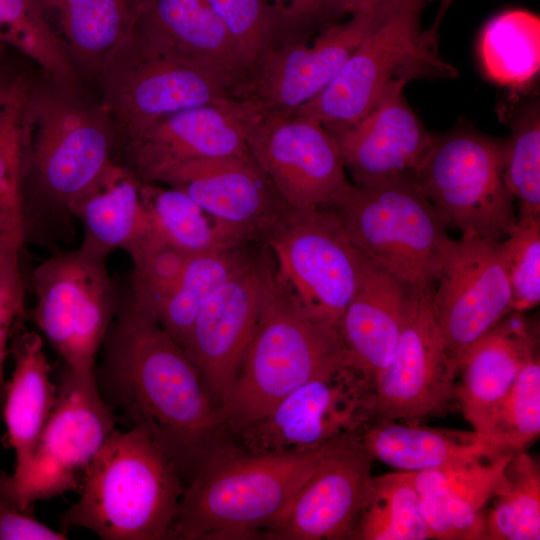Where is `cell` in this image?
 <instances>
[{
	"label": "cell",
	"mask_w": 540,
	"mask_h": 540,
	"mask_svg": "<svg viewBox=\"0 0 540 540\" xmlns=\"http://www.w3.org/2000/svg\"><path fill=\"white\" fill-rule=\"evenodd\" d=\"M106 403L142 430L186 487L224 443L219 411L187 353L128 295L101 346Z\"/></svg>",
	"instance_id": "6da1fadb"
},
{
	"label": "cell",
	"mask_w": 540,
	"mask_h": 540,
	"mask_svg": "<svg viewBox=\"0 0 540 540\" xmlns=\"http://www.w3.org/2000/svg\"><path fill=\"white\" fill-rule=\"evenodd\" d=\"M333 443L304 453L266 454H252L224 443L187 485L167 539L240 540L262 536L283 514Z\"/></svg>",
	"instance_id": "7a4b0ae2"
},
{
	"label": "cell",
	"mask_w": 540,
	"mask_h": 540,
	"mask_svg": "<svg viewBox=\"0 0 540 540\" xmlns=\"http://www.w3.org/2000/svg\"><path fill=\"white\" fill-rule=\"evenodd\" d=\"M109 117L71 90L36 85L28 116L22 186L34 198L22 205L25 235L66 226L78 200L116 162Z\"/></svg>",
	"instance_id": "3957f363"
},
{
	"label": "cell",
	"mask_w": 540,
	"mask_h": 540,
	"mask_svg": "<svg viewBox=\"0 0 540 540\" xmlns=\"http://www.w3.org/2000/svg\"><path fill=\"white\" fill-rule=\"evenodd\" d=\"M79 499L61 516L105 540H161L186 485L147 434L114 429L84 473Z\"/></svg>",
	"instance_id": "277c9868"
},
{
	"label": "cell",
	"mask_w": 540,
	"mask_h": 540,
	"mask_svg": "<svg viewBox=\"0 0 540 540\" xmlns=\"http://www.w3.org/2000/svg\"><path fill=\"white\" fill-rule=\"evenodd\" d=\"M429 1L399 0L325 89L292 113L333 133L357 124L413 80L457 77L439 54L438 34L421 26Z\"/></svg>",
	"instance_id": "5b68a950"
},
{
	"label": "cell",
	"mask_w": 540,
	"mask_h": 540,
	"mask_svg": "<svg viewBox=\"0 0 540 540\" xmlns=\"http://www.w3.org/2000/svg\"><path fill=\"white\" fill-rule=\"evenodd\" d=\"M347 359L338 327L302 314L275 280L233 389L219 411L224 435L236 437L301 385Z\"/></svg>",
	"instance_id": "8992f818"
},
{
	"label": "cell",
	"mask_w": 540,
	"mask_h": 540,
	"mask_svg": "<svg viewBox=\"0 0 540 540\" xmlns=\"http://www.w3.org/2000/svg\"><path fill=\"white\" fill-rule=\"evenodd\" d=\"M355 247L407 289H433L450 237L412 176L371 186L351 183L324 207Z\"/></svg>",
	"instance_id": "52a82bcc"
},
{
	"label": "cell",
	"mask_w": 540,
	"mask_h": 540,
	"mask_svg": "<svg viewBox=\"0 0 540 540\" xmlns=\"http://www.w3.org/2000/svg\"><path fill=\"white\" fill-rule=\"evenodd\" d=\"M275 280L308 318L338 327L362 277L366 258L326 208L288 209L263 241Z\"/></svg>",
	"instance_id": "ba28073f"
},
{
	"label": "cell",
	"mask_w": 540,
	"mask_h": 540,
	"mask_svg": "<svg viewBox=\"0 0 540 540\" xmlns=\"http://www.w3.org/2000/svg\"><path fill=\"white\" fill-rule=\"evenodd\" d=\"M448 227L501 241L516 223L504 180V141L459 127L437 136L412 175Z\"/></svg>",
	"instance_id": "9c48e42d"
},
{
	"label": "cell",
	"mask_w": 540,
	"mask_h": 540,
	"mask_svg": "<svg viewBox=\"0 0 540 540\" xmlns=\"http://www.w3.org/2000/svg\"><path fill=\"white\" fill-rule=\"evenodd\" d=\"M100 80L102 110L122 136L185 109L238 98L212 71L138 24Z\"/></svg>",
	"instance_id": "30bf717a"
},
{
	"label": "cell",
	"mask_w": 540,
	"mask_h": 540,
	"mask_svg": "<svg viewBox=\"0 0 540 540\" xmlns=\"http://www.w3.org/2000/svg\"><path fill=\"white\" fill-rule=\"evenodd\" d=\"M114 410L103 399L96 374L66 368L56 403L31 458L18 478L0 477V498L28 511L38 500L81 487L85 471L116 428Z\"/></svg>",
	"instance_id": "8fae6325"
},
{
	"label": "cell",
	"mask_w": 540,
	"mask_h": 540,
	"mask_svg": "<svg viewBox=\"0 0 540 540\" xmlns=\"http://www.w3.org/2000/svg\"><path fill=\"white\" fill-rule=\"evenodd\" d=\"M106 261L79 247L47 258L32 274L34 320L75 373H95L96 356L122 303Z\"/></svg>",
	"instance_id": "7c38bea8"
},
{
	"label": "cell",
	"mask_w": 540,
	"mask_h": 540,
	"mask_svg": "<svg viewBox=\"0 0 540 540\" xmlns=\"http://www.w3.org/2000/svg\"><path fill=\"white\" fill-rule=\"evenodd\" d=\"M374 383L348 359L310 379L235 438L252 454L304 453L377 420Z\"/></svg>",
	"instance_id": "4fadbf2b"
},
{
	"label": "cell",
	"mask_w": 540,
	"mask_h": 540,
	"mask_svg": "<svg viewBox=\"0 0 540 540\" xmlns=\"http://www.w3.org/2000/svg\"><path fill=\"white\" fill-rule=\"evenodd\" d=\"M275 281L264 244L210 296L184 351L218 411L227 401Z\"/></svg>",
	"instance_id": "5bb4252c"
},
{
	"label": "cell",
	"mask_w": 540,
	"mask_h": 540,
	"mask_svg": "<svg viewBox=\"0 0 540 540\" xmlns=\"http://www.w3.org/2000/svg\"><path fill=\"white\" fill-rule=\"evenodd\" d=\"M501 241L464 233L447 242L432 304L446 355L456 371L468 346L511 312Z\"/></svg>",
	"instance_id": "9a60e30c"
},
{
	"label": "cell",
	"mask_w": 540,
	"mask_h": 540,
	"mask_svg": "<svg viewBox=\"0 0 540 540\" xmlns=\"http://www.w3.org/2000/svg\"><path fill=\"white\" fill-rule=\"evenodd\" d=\"M265 115L249 99L230 98L185 109L122 136L123 162L142 183L195 160L249 156L248 136Z\"/></svg>",
	"instance_id": "2e32d148"
},
{
	"label": "cell",
	"mask_w": 540,
	"mask_h": 540,
	"mask_svg": "<svg viewBox=\"0 0 540 540\" xmlns=\"http://www.w3.org/2000/svg\"><path fill=\"white\" fill-rule=\"evenodd\" d=\"M398 1L380 0L372 9L324 28L310 42L270 46L254 64L240 98L255 102L265 114L292 113L325 89Z\"/></svg>",
	"instance_id": "e0dca14e"
},
{
	"label": "cell",
	"mask_w": 540,
	"mask_h": 540,
	"mask_svg": "<svg viewBox=\"0 0 540 540\" xmlns=\"http://www.w3.org/2000/svg\"><path fill=\"white\" fill-rule=\"evenodd\" d=\"M248 147L289 209L324 208L351 184L335 139L312 118L265 114Z\"/></svg>",
	"instance_id": "ac0fdd59"
},
{
	"label": "cell",
	"mask_w": 540,
	"mask_h": 540,
	"mask_svg": "<svg viewBox=\"0 0 540 540\" xmlns=\"http://www.w3.org/2000/svg\"><path fill=\"white\" fill-rule=\"evenodd\" d=\"M432 290L408 289L394 357L375 384L378 419L416 422L445 413L455 401L457 371L445 352Z\"/></svg>",
	"instance_id": "d6986e66"
},
{
	"label": "cell",
	"mask_w": 540,
	"mask_h": 540,
	"mask_svg": "<svg viewBox=\"0 0 540 540\" xmlns=\"http://www.w3.org/2000/svg\"><path fill=\"white\" fill-rule=\"evenodd\" d=\"M360 435L334 442L279 519L262 534L274 540L352 539L371 484L374 459Z\"/></svg>",
	"instance_id": "ffe728a7"
},
{
	"label": "cell",
	"mask_w": 540,
	"mask_h": 540,
	"mask_svg": "<svg viewBox=\"0 0 540 540\" xmlns=\"http://www.w3.org/2000/svg\"><path fill=\"white\" fill-rule=\"evenodd\" d=\"M156 183L185 192L242 244H262L289 209L251 155L187 162Z\"/></svg>",
	"instance_id": "44dd1931"
},
{
	"label": "cell",
	"mask_w": 540,
	"mask_h": 540,
	"mask_svg": "<svg viewBox=\"0 0 540 540\" xmlns=\"http://www.w3.org/2000/svg\"><path fill=\"white\" fill-rule=\"evenodd\" d=\"M357 186L412 176L432 148L431 134L400 93L357 124L331 133Z\"/></svg>",
	"instance_id": "7402d4cb"
},
{
	"label": "cell",
	"mask_w": 540,
	"mask_h": 540,
	"mask_svg": "<svg viewBox=\"0 0 540 540\" xmlns=\"http://www.w3.org/2000/svg\"><path fill=\"white\" fill-rule=\"evenodd\" d=\"M538 336L520 312L511 311L462 354L455 401L478 432L510 389L526 360L538 353Z\"/></svg>",
	"instance_id": "603a6c76"
},
{
	"label": "cell",
	"mask_w": 540,
	"mask_h": 540,
	"mask_svg": "<svg viewBox=\"0 0 540 540\" xmlns=\"http://www.w3.org/2000/svg\"><path fill=\"white\" fill-rule=\"evenodd\" d=\"M138 26L212 71L240 97L251 66L206 0H144Z\"/></svg>",
	"instance_id": "cb8c5ba5"
},
{
	"label": "cell",
	"mask_w": 540,
	"mask_h": 540,
	"mask_svg": "<svg viewBox=\"0 0 540 540\" xmlns=\"http://www.w3.org/2000/svg\"><path fill=\"white\" fill-rule=\"evenodd\" d=\"M408 289L366 259L358 288L338 322L348 360L373 383L391 363Z\"/></svg>",
	"instance_id": "d4e9b609"
},
{
	"label": "cell",
	"mask_w": 540,
	"mask_h": 540,
	"mask_svg": "<svg viewBox=\"0 0 540 540\" xmlns=\"http://www.w3.org/2000/svg\"><path fill=\"white\" fill-rule=\"evenodd\" d=\"M75 67L100 77L138 24L144 0H36Z\"/></svg>",
	"instance_id": "484cf974"
},
{
	"label": "cell",
	"mask_w": 540,
	"mask_h": 540,
	"mask_svg": "<svg viewBox=\"0 0 540 540\" xmlns=\"http://www.w3.org/2000/svg\"><path fill=\"white\" fill-rule=\"evenodd\" d=\"M8 350L14 358V370L5 386L4 420L16 456L11 478H18L56 403L57 388L49 378L51 366L42 336L27 330L21 320L12 328Z\"/></svg>",
	"instance_id": "4316f807"
},
{
	"label": "cell",
	"mask_w": 540,
	"mask_h": 540,
	"mask_svg": "<svg viewBox=\"0 0 540 540\" xmlns=\"http://www.w3.org/2000/svg\"><path fill=\"white\" fill-rule=\"evenodd\" d=\"M141 181L115 162L75 204L83 228L79 246L107 259L115 250L129 254L153 231L141 200Z\"/></svg>",
	"instance_id": "83f0119b"
},
{
	"label": "cell",
	"mask_w": 540,
	"mask_h": 540,
	"mask_svg": "<svg viewBox=\"0 0 540 540\" xmlns=\"http://www.w3.org/2000/svg\"><path fill=\"white\" fill-rule=\"evenodd\" d=\"M374 459L398 471L419 472L462 460L511 453L492 444L477 432L402 424L377 419L359 436Z\"/></svg>",
	"instance_id": "f1b7e54d"
},
{
	"label": "cell",
	"mask_w": 540,
	"mask_h": 540,
	"mask_svg": "<svg viewBox=\"0 0 540 540\" xmlns=\"http://www.w3.org/2000/svg\"><path fill=\"white\" fill-rule=\"evenodd\" d=\"M479 58L493 82L513 90L527 89L540 68V19L523 9L498 13L483 27Z\"/></svg>",
	"instance_id": "f546056e"
},
{
	"label": "cell",
	"mask_w": 540,
	"mask_h": 540,
	"mask_svg": "<svg viewBox=\"0 0 540 540\" xmlns=\"http://www.w3.org/2000/svg\"><path fill=\"white\" fill-rule=\"evenodd\" d=\"M258 245L236 246L194 255L189 259L178 282L153 315L180 347L185 349L206 301L250 257Z\"/></svg>",
	"instance_id": "4dcf8cb0"
},
{
	"label": "cell",
	"mask_w": 540,
	"mask_h": 540,
	"mask_svg": "<svg viewBox=\"0 0 540 540\" xmlns=\"http://www.w3.org/2000/svg\"><path fill=\"white\" fill-rule=\"evenodd\" d=\"M140 194L153 233L189 255L249 245L240 243L179 189L141 183Z\"/></svg>",
	"instance_id": "1f68e13d"
},
{
	"label": "cell",
	"mask_w": 540,
	"mask_h": 540,
	"mask_svg": "<svg viewBox=\"0 0 540 540\" xmlns=\"http://www.w3.org/2000/svg\"><path fill=\"white\" fill-rule=\"evenodd\" d=\"M0 50V207L22 216L21 186L28 116L36 87Z\"/></svg>",
	"instance_id": "d6a6232c"
},
{
	"label": "cell",
	"mask_w": 540,
	"mask_h": 540,
	"mask_svg": "<svg viewBox=\"0 0 540 540\" xmlns=\"http://www.w3.org/2000/svg\"><path fill=\"white\" fill-rule=\"evenodd\" d=\"M490 501L487 540L540 539V469L531 455L512 454Z\"/></svg>",
	"instance_id": "836d02e7"
},
{
	"label": "cell",
	"mask_w": 540,
	"mask_h": 540,
	"mask_svg": "<svg viewBox=\"0 0 540 540\" xmlns=\"http://www.w3.org/2000/svg\"><path fill=\"white\" fill-rule=\"evenodd\" d=\"M352 539H429L410 472L372 477Z\"/></svg>",
	"instance_id": "e575fe53"
},
{
	"label": "cell",
	"mask_w": 540,
	"mask_h": 540,
	"mask_svg": "<svg viewBox=\"0 0 540 540\" xmlns=\"http://www.w3.org/2000/svg\"><path fill=\"white\" fill-rule=\"evenodd\" d=\"M0 46L31 60L54 85L75 88L77 68L36 0H0Z\"/></svg>",
	"instance_id": "d590c367"
},
{
	"label": "cell",
	"mask_w": 540,
	"mask_h": 540,
	"mask_svg": "<svg viewBox=\"0 0 540 540\" xmlns=\"http://www.w3.org/2000/svg\"><path fill=\"white\" fill-rule=\"evenodd\" d=\"M511 453L523 451L540 434V362L530 356L516 380L477 432Z\"/></svg>",
	"instance_id": "8d00e7d4"
},
{
	"label": "cell",
	"mask_w": 540,
	"mask_h": 540,
	"mask_svg": "<svg viewBox=\"0 0 540 540\" xmlns=\"http://www.w3.org/2000/svg\"><path fill=\"white\" fill-rule=\"evenodd\" d=\"M505 115L511 134L504 141V180L520 215L540 216V114L537 101Z\"/></svg>",
	"instance_id": "74e56055"
},
{
	"label": "cell",
	"mask_w": 540,
	"mask_h": 540,
	"mask_svg": "<svg viewBox=\"0 0 540 540\" xmlns=\"http://www.w3.org/2000/svg\"><path fill=\"white\" fill-rule=\"evenodd\" d=\"M512 454L477 457L410 473L420 496L450 500L483 511Z\"/></svg>",
	"instance_id": "f35d334b"
},
{
	"label": "cell",
	"mask_w": 540,
	"mask_h": 540,
	"mask_svg": "<svg viewBox=\"0 0 540 540\" xmlns=\"http://www.w3.org/2000/svg\"><path fill=\"white\" fill-rule=\"evenodd\" d=\"M128 255L133 265L129 295L135 305L154 315L192 255L167 244L155 234Z\"/></svg>",
	"instance_id": "ab89813d"
},
{
	"label": "cell",
	"mask_w": 540,
	"mask_h": 540,
	"mask_svg": "<svg viewBox=\"0 0 540 540\" xmlns=\"http://www.w3.org/2000/svg\"><path fill=\"white\" fill-rule=\"evenodd\" d=\"M501 242L511 289V311L523 313L540 301V216L519 215Z\"/></svg>",
	"instance_id": "60d3db41"
},
{
	"label": "cell",
	"mask_w": 540,
	"mask_h": 540,
	"mask_svg": "<svg viewBox=\"0 0 540 540\" xmlns=\"http://www.w3.org/2000/svg\"><path fill=\"white\" fill-rule=\"evenodd\" d=\"M223 21L251 66L273 45L281 30L274 8L267 0H206Z\"/></svg>",
	"instance_id": "b9f144b4"
},
{
	"label": "cell",
	"mask_w": 540,
	"mask_h": 540,
	"mask_svg": "<svg viewBox=\"0 0 540 540\" xmlns=\"http://www.w3.org/2000/svg\"><path fill=\"white\" fill-rule=\"evenodd\" d=\"M419 502L429 539L487 540L483 511L454 501L420 495Z\"/></svg>",
	"instance_id": "7bdbcfd3"
},
{
	"label": "cell",
	"mask_w": 540,
	"mask_h": 540,
	"mask_svg": "<svg viewBox=\"0 0 540 540\" xmlns=\"http://www.w3.org/2000/svg\"><path fill=\"white\" fill-rule=\"evenodd\" d=\"M24 315L20 266L0 270V364L4 366L10 334Z\"/></svg>",
	"instance_id": "ee69618b"
},
{
	"label": "cell",
	"mask_w": 540,
	"mask_h": 540,
	"mask_svg": "<svg viewBox=\"0 0 540 540\" xmlns=\"http://www.w3.org/2000/svg\"><path fill=\"white\" fill-rule=\"evenodd\" d=\"M58 532L0 498V540H65Z\"/></svg>",
	"instance_id": "f6af8a7d"
},
{
	"label": "cell",
	"mask_w": 540,
	"mask_h": 540,
	"mask_svg": "<svg viewBox=\"0 0 540 540\" xmlns=\"http://www.w3.org/2000/svg\"><path fill=\"white\" fill-rule=\"evenodd\" d=\"M268 1V0H267ZM276 11L281 30L321 23L329 26L321 0H271Z\"/></svg>",
	"instance_id": "bcb514c9"
},
{
	"label": "cell",
	"mask_w": 540,
	"mask_h": 540,
	"mask_svg": "<svg viewBox=\"0 0 540 540\" xmlns=\"http://www.w3.org/2000/svg\"><path fill=\"white\" fill-rule=\"evenodd\" d=\"M380 0H321L324 15L329 24L334 19L349 14L357 15L372 9Z\"/></svg>",
	"instance_id": "7dc6e473"
},
{
	"label": "cell",
	"mask_w": 540,
	"mask_h": 540,
	"mask_svg": "<svg viewBox=\"0 0 540 540\" xmlns=\"http://www.w3.org/2000/svg\"><path fill=\"white\" fill-rule=\"evenodd\" d=\"M24 240V237L18 235H0V270L19 266Z\"/></svg>",
	"instance_id": "c3c4849f"
},
{
	"label": "cell",
	"mask_w": 540,
	"mask_h": 540,
	"mask_svg": "<svg viewBox=\"0 0 540 540\" xmlns=\"http://www.w3.org/2000/svg\"><path fill=\"white\" fill-rule=\"evenodd\" d=\"M0 235H18L25 238L23 219L0 207Z\"/></svg>",
	"instance_id": "681fc988"
},
{
	"label": "cell",
	"mask_w": 540,
	"mask_h": 540,
	"mask_svg": "<svg viewBox=\"0 0 540 540\" xmlns=\"http://www.w3.org/2000/svg\"><path fill=\"white\" fill-rule=\"evenodd\" d=\"M454 0H440V6H439V9H438V13H437V16H436V19H435V22L433 23V25L429 28L432 32H434L435 34H438V30H439V26H440V23L445 15V13L447 12V10L449 9V7L451 6V4L453 3Z\"/></svg>",
	"instance_id": "f907efd6"
},
{
	"label": "cell",
	"mask_w": 540,
	"mask_h": 540,
	"mask_svg": "<svg viewBox=\"0 0 540 540\" xmlns=\"http://www.w3.org/2000/svg\"><path fill=\"white\" fill-rule=\"evenodd\" d=\"M3 375H4V366L0 364V384L2 383Z\"/></svg>",
	"instance_id": "816d5d0a"
},
{
	"label": "cell",
	"mask_w": 540,
	"mask_h": 540,
	"mask_svg": "<svg viewBox=\"0 0 540 540\" xmlns=\"http://www.w3.org/2000/svg\"><path fill=\"white\" fill-rule=\"evenodd\" d=\"M3 48H6V47L0 46V50L3 49Z\"/></svg>",
	"instance_id": "f5cc1de1"
}]
</instances>
